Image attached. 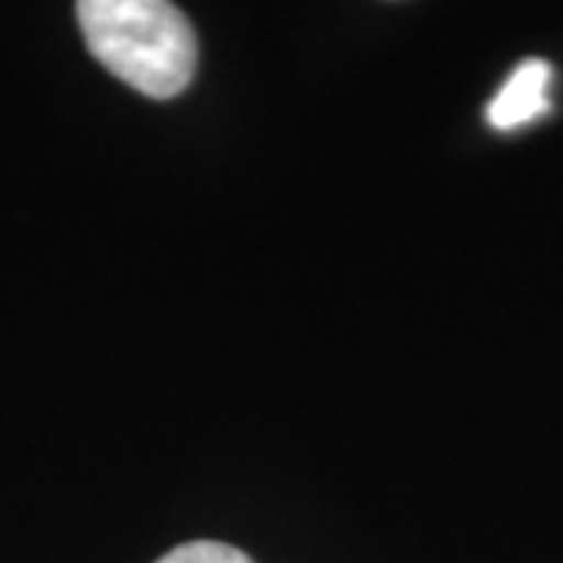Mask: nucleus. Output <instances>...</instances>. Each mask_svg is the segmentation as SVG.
I'll return each instance as SVG.
<instances>
[{
  "label": "nucleus",
  "mask_w": 563,
  "mask_h": 563,
  "mask_svg": "<svg viewBox=\"0 0 563 563\" xmlns=\"http://www.w3.org/2000/svg\"><path fill=\"white\" fill-rule=\"evenodd\" d=\"M76 16L95 60L141 95L166 101L195 79L198 38L176 3L81 0Z\"/></svg>",
  "instance_id": "obj_1"
},
{
  "label": "nucleus",
  "mask_w": 563,
  "mask_h": 563,
  "mask_svg": "<svg viewBox=\"0 0 563 563\" xmlns=\"http://www.w3.org/2000/svg\"><path fill=\"white\" fill-rule=\"evenodd\" d=\"M551 63L523 60L510 79L504 81L495 101L488 103V122L498 132H514L526 122L539 120L542 113L551 110L548 91H551Z\"/></svg>",
  "instance_id": "obj_2"
},
{
  "label": "nucleus",
  "mask_w": 563,
  "mask_h": 563,
  "mask_svg": "<svg viewBox=\"0 0 563 563\" xmlns=\"http://www.w3.org/2000/svg\"><path fill=\"white\" fill-rule=\"evenodd\" d=\"M157 563H254L244 551L232 548V544L210 542V539H201V542H185L179 548H173L169 554H163Z\"/></svg>",
  "instance_id": "obj_3"
}]
</instances>
